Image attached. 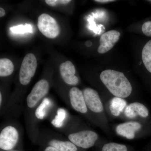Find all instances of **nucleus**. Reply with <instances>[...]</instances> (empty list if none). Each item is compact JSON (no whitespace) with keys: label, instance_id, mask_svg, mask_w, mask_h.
Here are the masks:
<instances>
[{"label":"nucleus","instance_id":"1","mask_svg":"<svg viewBox=\"0 0 151 151\" xmlns=\"http://www.w3.org/2000/svg\"><path fill=\"white\" fill-rule=\"evenodd\" d=\"M101 81L114 96L127 98L132 92L131 83L122 72L113 70H106L100 75Z\"/></svg>","mask_w":151,"mask_h":151},{"label":"nucleus","instance_id":"2","mask_svg":"<svg viewBox=\"0 0 151 151\" xmlns=\"http://www.w3.org/2000/svg\"><path fill=\"white\" fill-rule=\"evenodd\" d=\"M37 67V61L35 55L28 53L24 57L19 71V78L21 84L27 85L29 84L35 74Z\"/></svg>","mask_w":151,"mask_h":151},{"label":"nucleus","instance_id":"3","mask_svg":"<svg viewBox=\"0 0 151 151\" xmlns=\"http://www.w3.org/2000/svg\"><path fill=\"white\" fill-rule=\"evenodd\" d=\"M37 26L41 32L49 38L53 39L59 35L60 29L56 21L46 14L40 15L38 19Z\"/></svg>","mask_w":151,"mask_h":151},{"label":"nucleus","instance_id":"4","mask_svg":"<svg viewBox=\"0 0 151 151\" xmlns=\"http://www.w3.org/2000/svg\"><path fill=\"white\" fill-rule=\"evenodd\" d=\"M68 137L69 140L76 146L82 148L88 149L94 145L98 136L96 132L85 130L70 134Z\"/></svg>","mask_w":151,"mask_h":151},{"label":"nucleus","instance_id":"5","mask_svg":"<svg viewBox=\"0 0 151 151\" xmlns=\"http://www.w3.org/2000/svg\"><path fill=\"white\" fill-rule=\"evenodd\" d=\"M19 133L12 126L5 127L0 134V148L4 150L13 149L18 142Z\"/></svg>","mask_w":151,"mask_h":151},{"label":"nucleus","instance_id":"6","mask_svg":"<svg viewBox=\"0 0 151 151\" xmlns=\"http://www.w3.org/2000/svg\"><path fill=\"white\" fill-rule=\"evenodd\" d=\"M49 88V84L46 80L41 79L38 81L27 98L28 107L30 108L35 107L39 101L47 94Z\"/></svg>","mask_w":151,"mask_h":151},{"label":"nucleus","instance_id":"7","mask_svg":"<svg viewBox=\"0 0 151 151\" xmlns=\"http://www.w3.org/2000/svg\"><path fill=\"white\" fill-rule=\"evenodd\" d=\"M87 108L94 113H100L103 110L102 102L99 94L94 89L90 88L85 89L83 92Z\"/></svg>","mask_w":151,"mask_h":151},{"label":"nucleus","instance_id":"8","mask_svg":"<svg viewBox=\"0 0 151 151\" xmlns=\"http://www.w3.org/2000/svg\"><path fill=\"white\" fill-rule=\"evenodd\" d=\"M120 36V33L114 30L103 34L100 37L98 52L103 54L111 50L119 41Z\"/></svg>","mask_w":151,"mask_h":151},{"label":"nucleus","instance_id":"9","mask_svg":"<svg viewBox=\"0 0 151 151\" xmlns=\"http://www.w3.org/2000/svg\"><path fill=\"white\" fill-rule=\"evenodd\" d=\"M69 97L70 104L75 111L81 113L87 112L84 94L80 89L77 87H72L69 91Z\"/></svg>","mask_w":151,"mask_h":151},{"label":"nucleus","instance_id":"10","mask_svg":"<svg viewBox=\"0 0 151 151\" xmlns=\"http://www.w3.org/2000/svg\"><path fill=\"white\" fill-rule=\"evenodd\" d=\"M59 70L63 79L66 84L71 85L78 84V78L75 75V66L70 61L62 63L60 66Z\"/></svg>","mask_w":151,"mask_h":151},{"label":"nucleus","instance_id":"11","mask_svg":"<svg viewBox=\"0 0 151 151\" xmlns=\"http://www.w3.org/2000/svg\"><path fill=\"white\" fill-rule=\"evenodd\" d=\"M142 126L137 122H129L119 124L116 127V132L120 136L129 139L135 137V133L140 129Z\"/></svg>","mask_w":151,"mask_h":151},{"label":"nucleus","instance_id":"12","mask_svg":"<svg viewBox=\"0 0 151 151\" xmlns=\"http://www.w3.org/2000/svg\"><path fill=\"white\" fill-rule=\"evenodd\" d=\"M125 115L129 119H134L138 115L146 118L148 116L149 111L145 105L140 103H132L125 109Z\"/></svg>","mask_w":151,"mask_h":151},{"label":"nucleus","instance_id":"13","mask_svg":"<svg viewBox=\"0 0 151 151\" xmlns=\"http://www.w3.org/2000/svg\"><path fill=\"white\" fill-rule=\"evenodd\" d=\"M127 105L126 100L121 97H115L111 100L110 110L113 116H118L123 112Z\"/></svg>","mask_w":151,"mask_h":151},{"label":"nucleus","instance_id":"14","mask_svg":"<svg viewBox=\"0 0 151 151\" xmlns=\"http://www.w3.org/2000/svg\"><path fill=\"white\" fill-rule=\"evenodd\" d=\"M50 146L54 147L60 151H77L76 146L72 142L53 139L48 143Z\"/></svg>","mask_w":151,"mask_h":151},{"label":"nucleus","instance_id":"15","mask_svg":"<svg viewBox=\"0 0 151 151\" xmlns=\"http://www.w3.org/2000/svg\"><path fill=\"white\" fill-rule=\"evenodd\" d=\"M51 105L52 103L50 99L48 98H44L36 110V117L40 120H43L46 116Z\"/></svg>","mask_w":151,"mask_h":151},{"label":"nucleus","instance_id":"16","mask_svg":"<svg viewBox=\"0 0 151 151\" xmlns=\"http://www.w3.org/2000/svg\"><path fill=\"white\" fill-rule=\"evenodd\" d=\"M14 65L10 60L7 58L0 59V76L6 77L11 75L13 72Z\"/></svg>","mask_w":151,"mask_h":151},{"label":"nucleus","instance_id":"17","mask_svg":"<svg viewBox=\"0 0 151 151\" xmlns=\"http://www.w3.org/2000/svg\"><path fill=\"white\" fill-rule=\"evenodd\" d=\"M142 58L147 70L151 73V40L144 46L142 52Z\"/></svg>","mask_w":151,"mask_h":151},{"label":"nucleus","instance_id":"18","mask_svg":"<svg viewBox=\"0 0 151 151\" xmlns=\"http://www.w3.org/2000/svg\"><path fill=\"white\" fill-rule=\"evenodd\" d=\"M67 116V113L65 109L60 108L58 110L55 117L51 122V124L56 128H60L63 127Z\"/></svg>","mask_w":151,"mask_h":151},{"label":"nucleus","instance_id":"19","mask_svg":"<svg viewBox=\"0 0 151 151\" xmlns=\"http://www.w3.org/2000/svg\"><path fill=\"white\" fill-rule=\"evenodd\" d=\"M11 31L15 34L26 33H33V28L31 25L26 24H20L11 27L10 29Z\"/></svg>","mask_w":151,"mask_h":151},{"label":"nucleus","instance_id":"20","mask_svg":"<svg viewBox=\"0 0 151 151\" xmlns=\"http://www.w3.org/2000/svg\"><path fill=\"white\" fill-rule=\"evenodd\" d=\"M102 151H128L126 146L116 143H109L103 146Z\"/></svg>","mask_w":151,"mask_h":151},{"label":"nucleus","instance_id":"21","mask_svg":"<svg viewBox=\"0 0 151 151\" xmlns=\"http://www.w3.org/2000/svg\"><path fill=\"white\" fill-rule=\"evenodd\" d=\"M143 33L148 37H151V21L145 22L142 27Z\"/></svg>","mask_w":151,"mask_h":151},{"label":"nucleus","instance_id":"22","mask_svg":"<svg viewBox=\"0 0 151 151\" xmlns=\"http://www.w3.org/2000/svg\"><path fill=\"white\" fill-rule=\"evenodd\" d=\"M71 1L70 0H46L45 2L49 6H56L59 4H66Z\"/></svg>","mask_w":151,"mask_h":151},{"label":"nucleus","instance_id":"23","mask_svg":"<svg viewBox=\"0 0 151 151\" xmlns=\"http://www.w3.org/2000/svg\"><path fill=\"white\" fill-rule=\"evenodd\" d=\"M95 1L99 3H102V4H106V3L115 1H113V0H96V1Z\"/></svg>","mask_w":151,"mask_h":151},{"label":"nucleus","instance_id":"24","mask_svg":"<svg viewBox=\"0 0 151 151\" xmlns=\"http://www.w3.org/2000/svg\"><path fill=\"white\" fill-rule=\"evenodd\" d=\"M45 151H60L57 149L55 148L54 147H51V146H49V147H47L46 148L45 150Z\"/></svg>","mask_w":151,"mask_h":151},{"label":"nucleus","instance_id":"25","mask_svg":"<svg viewBox=\"0 0 151 151\" xmlns=\"http://www.w3.org/2000/svg\"><path fill=\"white\" fill-rule=\"evenodd\" d=\"M5 14V11L2 8H0V17H2Z\"/></svg>","mask_w":151,"mask_h":151},{"label":"nucleus","instance_id":"26","mask_svg":"<svg viewBox=\"0 0 151 151\" xmlns=\"http://www.w3.org/2000/svg\"><path fill=\"white\" fill-rule=\"evenodd\" d=\"M85 45H86V46L90 47L92 45V43L91 41H88L86 42H85Z\"/></svg>","mask_w":151,"mask_h":151},{"label":"nucleus","instance_id":"27","mask_svg":"<svg viewBox=\"0 0 151 151\" xmlns=\"http://www.w3.org/2000/svg\"><path fill=\"white\" fill-rule=\"evenodd\" d=\"M2 101V97L1 93H0V104L1 105Z\"/></svg>","mask_w":151,"mask_h":151}]
</instances>
